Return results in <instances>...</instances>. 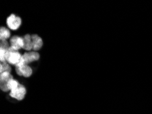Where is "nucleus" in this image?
<instances>
[{
  "mask_svg": "<svg viewBox=\"0 0 152 114\" xmlns=\"http://www.w3.org/2000/svg\"><path fill=\"white\" fill-rule=\"evenodd\" d=\"M21 23L22 20L20 17H17L14 14H12V15L9 16L6 20V23L8 28L12 30L18 29L21 25Z\"/></svg>",
  "mask_w": 152,
  "mask_h": 114,
  "instance_id": "obj_1",
  "label": "nucleus"
},
{
  "mask_svg": "<svg viewBox=\"0 0 152 114\" xmlns=\"http://www.w3.org/2000/svg\"><path fill=\"white\" fill-rule=\"evenodd\" d=\"M26 93L27 90L25 86L20 84L17 88L11 90L10 92V96L13 99L18 100V101H22L25 98Z\"/></svg>",
  "mask_w": 152,
  "mask_h": 114,
  "instance_id": "obj_2",
  "label": "nucleus"
},
{
  "mask_svg": "<svg viewBox=\"0 0 152 114\" xmlns=\"http://www.w3.org/2000/svg\"><path fill=\"white\" fill-rule=\"evenodd\" d=\"M10 46L15 49L16 51H18L20 49H23L24 46V39L22 37L18 36H14L10 40Z\"/></svg>",
  "mask_w": 152,
  "mask_h": 114,
  "instance_id": "obj_3",
  "label": "nucleus"
},
{
  "mask_svg": "<svg viewBox=\"0 0 152 114\" xmlns=\"http://www.w3.org/2000/svg\"><path fill=\"white\" fill-rule=\"evenodd\" d=\"M23 56L24 57V60L25 61L26 64H30L35 61H38L40 59V54L37 52L34 51H31L25 52Z\"/></svg>",
  "mask_w": 152,
  "mask_h": 114,
  "instance_id": "obj_4",
  "label": "nucleus"
},
{
  "mask_svg": "<svg viewBox=\"0 0 152 114\" xmlns=\"http://www.w3.org/2000/svg\"><path fill=\"white\" fill-rule=\"evenodd\" d=\"M21 57L22 55L18 51H9L8 56V58H7V62H8L9 64H12L16 66V65L19 62L20 59H21Z\"/></svg>",
  "mask_w": 152,
  "mask_h": 114,
  "instance_id": "obj_5",
  "label": "nucleus"
},
{
  "mask_svg": "<svg viewBox=\"0 0 152 114\" xmlns=\"http://www.w3.org/2000/svg\"><path fill=\"white\" fill-rule=\"evenodd\" d=\"M32 43H33V51H38L40 50L43 46V41L42 39L38 36L37 34L31 35Z\"/></svg>",
  "mask_w": 152,
  "mask_h": 114,
  "instance_id": "obj_6",
  "label": "nucleus"
},
{
  "mask_svg": "<svg viewBox=\"0 0 152 114\" xmlns=\"http://www.w3.org/2000/svg\"><path fill=\"white\" fill-rule=\"evenodd\" d=\"M24 46L23 49L27 51H31L33 50V43H32V39H31V35L30 34H25L24 37Z\"/></svg>",
  "mask_w": 152,
  "mask_h": 114,
  "instance_id": "obj_7",
  "label": "nucleus"
},
{
  "mask_svg": "<svg viewBox=\"0 0 152 114\" xmlns=\"http://www.w3.org/2000/svg\"><path fill=\"white\" fill-rule=\"evenodd\" d=\"M18 67V66H17ZM20 68V73L22 74V76H23L24 77H29L31 76L32 73H33V71L30 66L28 64H25L24 66L21 67H18Z\"/></svg>",
  "mask_w": 152,
  "mask_h": 114,
  "instance_id": "obj_8",
  "label": "nucleus"
},
{
  "mask_svg": "<svg viewBox=\"0 0 152 114\" xmlns=\"http://www.w3.org/2000/svg\"><path fill=\"white\" fill-rule=\"evenodd\" d=\"M11 33L10 29L5 27H1L0 28V40H7L10 38Z\"/></svg>",
  "mask_w": 152,
  "mask_h": 114,
  "instance_id": "obj_9",
  "label": "nucleus"
},
{
  "mask_svg": "<svg viewBox=\"0 0 152 114\" xmlns=\"http://www.w3.org/2000/svg\"><path fill=\"white\" fill-rule=\"evenodd\" d=\"M13 76L11 75L10 73L8 72H4L0 74V82L8 83L9 81L12 79Z\"/></svg>",
  "mask_w": 152,
  "mask_h": 114,
  "instance_id": "obj_10",
  "label": "nucleus"
},
{
  "mask_svg": "<svg viewBox=\"0 0 152 114\" xmlns=\"http://www.w3.org/2000/svg\"><path fill=\"white\" fill-rule=\"evenodd\" d=\"M8 49L1 48V49H0V61L1 62H7V58H8Z\"/></svg>",
  "mask_w": 152,
  "mask_h": 114,
  "instance_id": "obj_11",
  "label": "nucleus"
},
{
  "mask_svg": "<svg viewBox=\"0 0 152 114\" xmlns=\"http://www.w3.org/2000/svg\"><path fill=\"white\" fill-rule=\"evenodd\" d=\"M11 67L8 62H1L0 65V73H4V72H8L11 73Z\"/></svg>",
  "mask_w": 152,
  "mask_h": 114,
  "instance_id": "obj_12",
  "label": "nucleus"
},
{
  "mask_svg": "<svg viewBox=\"0 0 152 114\" xmlns=\"http://www.w3.org/2000/svg\"><path fill=\"white\" fill-rule=\"evenodd\" d=\"M19 85L20 83H18L17 80L14 79L9 81L8 83H7V86H8V90H10V91L12 90L16 89V88H17Z\"/></svg>",
  "mask_w": 152,
  "mask_h": 114,
  "instance_id": "obj_13",
  "label": "nucleus"
},
{
  "mask_svg": "<svg viewBox=\"0 0 152 114\" xmlns=\"http://www.w3.org/2000/svg\"><path fill=\"white\" fill-rule=\"evenodd\" d=\"M0 46L2 49H8L10 47V45L6 40H0Z\"/></svg>",
  "mask_w": 152,
  "mask_h": 114,
  "instance_id": "obj_14",
  "label": "nucleus"
},
{
  "mask_svg": "<svg viewBox=\"0 0 152 114\" xmlns=\"http://www.w3.org/2000/svg\"><path fill=\"white\" fill-rule=\"evenodd\" d=\"M7 83L6 82H0V88L3 92H8L9 91L8 86H7Z\"/></svg>",
  "mask_w": 152,
  "mask_h": 114,
  "instance_id": "obj_15",
  "label": "nucleus"
}]
</instances>
